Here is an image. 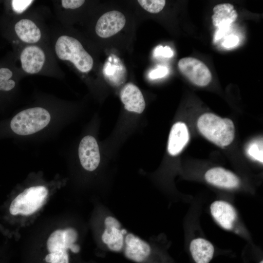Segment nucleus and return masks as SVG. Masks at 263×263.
<instances>
[{"instance_id":"nucleus-1","label":"nucleus","mask_w":263,"mask_h":263,"mask_svg":"<svg viewBox=\"0 0 263 263\" xmlns=\"http://www.w3.org/2000/svg\"><path fill=\"white\" fill-rule=\"evenodd\" d=\"M197 127L203 136L220 147L230 145L234 138L235 129L232 121L212 113L202 114L198 120Z\"/></svg>"},{"instance_id":"nucleus-2","label":"nucleus","mask_w":263,"mask_h":263,"mask_svg":"<svg viewBox=\"0 0 263 263\" xmlns=\"http://www.w3.org/2000/svg\"><path fill=\"white\" fill-rule=\"evenodd\" d=\"M55 50L58 58L69 60L82 73L89 72L94 61L91 55L84 49L81 43L74 38L61 36L57 39Z\"/></svg>"},{"instance_id":"nucleus-3","label":"nucleus","mask_w":263,"mask_h":263,"mask_svg":"<svg viewBox=\"0 0 263 263\" xmlns=\"http://www.w3.org/2000/svg\"><path fill=\"white\" fill-rule=\"evenodd\" d=\"M50 119V114L46 109L41 107L32 108L14 116L11 121L10 127L18 135H30L44 128Z\"/></svg>"},{"instance_id":"nucleus-4","label":"nucleus","mask_w":263,"mask_h":263,"mask_svg":"<svg viewBox=\"0 0 263 263\" xmlns=\"http://www.w3.org/2000/svg\"><path fill=\"white\" fill-rule=\"evenodd\" d=\"M48 195L47 188L43 186L26 188L12 201L9 212L12 215H30L45 204Z\"/></svg>"},{"instance_id":"nucleus-5","label":"nucleus","mask_w":263,"mask_h":263,"mask_svg":"<svg viewBox=\"0 0 263 263\" xmlns=\"http://www.w3.org/2000/svg\"><path fill=\"white\" fill-rule=\"evenodd\" d=\"M178 67L180 72L197 86H206L211 80V73L208 67L202 61L196 58H182L179 60Z\"/></svg>"},{"instance_id":"nucleus-6","label":"nucleus","mask_w":263,"mask_h":263,"mask_svg":"<svg viewBox=\"0 0 263 263\" xmlns=\"http://www.w3.org/2000/svg\"><path fill=\"white\" fill-rule=\"evenodd\" d=\"M127 231L116 218L108 215L103 221V230L101 235L102 243L108 250L120 253Z\"/></svg>"},{"instance_id":"nucleus-7","label":"nucleus","mask_w":263,"mask_h":263,"mask_svg":"<svg viewBox=\"0 0 263 263\" xmlns=\"http://www.w3.org/2000/svg\"><path fill=\"white\" fill-rule=\"evenodd\" d=\"M120 253L132 261L147 263L152 253L150 245L137 236L127 231Z\"/></svg>"},{"instance_id":"nucleus-8","label":"nucleus","mask_w":263,"mask_h":263,"mask_svg":"<svg viewBox=\"0 0 263 263\" xmlns=\"http://www.w3.org/2000/svg\"><path fill=\"white\" fill-rule=\"evenodd\" d=\"M126 23V18L121 12L113 10L103 14L97 20L95 32L100 38L111 37L122 29Z\"/></svg>"},{"instance_id":"nucleus-9","label":"nucleus","mask_w":263,"mask_h":263,"mask_svg":"<svg viewBox=\"0 0 263 263\" xmlns=\"http://www.w3.org/2000/svg\"><path fill=\"white\" fill-rule=\"evenodd\" d=\"M78 155L83 168L88 171L95 170L100 162L99 147L95 139L91 135L83 137L78 148Z\"/></svg>"},{"instance_id":"nucleus-10","label":"nucleus","mask_w":263,"mask_h":263,"mask_svg":"<svg viewBox=\"0 0 263 263\" xmlns=\"http://www.w3.org/2000/svg\"><path fill=\"white\" fill-rule=\"evenodd\" d=\"M102 72L105 79L112 86L118 87L126 80V67L121 59L113 54L107 58Z\"/></svg>"},{"instance_id":"nucleus-11","label":"nucleus","mask_w":263,"mask_h":263,"mask_svg":"<svg viewBox=\"0 0 263 263\" xmlns=\"http://www.w3.org/2000/svg\"><path fill=\"white\" fill-rule=\"evenodd\" d=\"M20 58L23 70L27 73L34 74L42 69L45 62V56L40 48L31 45L22 50Z\"/></svg>"},{"instance_id":"nucleus-12","label":"nucleus","mask_w":263,"mask_h":263,"mask_svg":"<svg viewBox=\"0 0 263 263\" xmlns=\"http://www.w3.org/2000/svg\"><path fill=\"white\" fill-rule=\"evenodd\" d=\"M120 96L127 111L138 113L144 111L146 104L143 95L139 89L133 83L126 84L121 90Z\"/></svg>"},{"instance_id":"nucleus-13","label":"nucleus","mask_w":263,"mask_h":263,"mask_svg":"<svg viewBox=\"0 0 263 263\" xmlns=\"http://www.w3.org/2000/svg\"><path fill=\"white\" fill-rule=\"evenodd\" d=\"M211 213L217 223L224 228H232L237 214L234 207L223 201H216L210 206Z\"/></svg>"},{"instance_id":"nucleus-14","label":"nucleus","mask_w":263,"mask_h":263,"mask_svg":"<svg viewBox=\"0 0 263 263\" xmlns=\"http://www.w3.org/2000/svg\"><path fill=\"white\" fill-rule=\"evenodd\" d=\"M189 138L187 125L178 122L172 127L168 140V150L173 156L179 154L187 144Z\"/></svg>"},{"instance_id":"nucleus-15","label":"nucleus","mask_w":263,"mask_h":263,"mask_svg":"<svg viewBox=\"0 0 263 263\" xmlns=\"http://www.w3.org/2000/svg\"><path fill=\"white\" fill-rule=\"evenodd\" d=\"M205 178L214 186L226 188H237L240 184V180L235 174L220 167L209 169L205 174Z\"/></svg>"},{"instance_id":"nucleus-16","label":"nucleus","mask_w":263,"mask_h":263,"mask_svg":"<svg viewBox=\"0 0 263 263\" xmlns=\"http://www.w3.org/2000/svg\"><path fill=\"white\" fill-rule=\"evenodd\" d=\"M189 249L196 263H209L214 253V248L211 243L203 238L193 240L190 243Z\"/></svg>"},{"instance_id":"nucleus-17","label":"nucleus","mask_w":263,"mask_h":263,"mask_svg":"<svg viewBox=\"0 0 263 263\" xmlns=\"http://www.w3.org/2000/svg\"><path fill=\"white\" fill-rule=\"evenodd\" d=\"M212 16L213 24L217 27L231 25L234 22L238 14L233 5L228 3L219 4L213 8Z\"/></svg>"},{"instance_id":"nucleus-18","label":"nucleus","mask_w":263,"mask_h":263,"mask_svg":"<svg viewBox=\"0 0 263 263\" xmlns=\"http://www.w3.org/2000/svg\"><path fill=\"white\" fill-rule=\"evenodd\" d=\"M15 32L23 42L35 43L41 38V32L36 24L31 20L22 19L15 25Z\"/></svg>"},{"instance_id":"nucleus-19","label":"nucleus","mask_w":263,"mask_h":263,"mask_svg":"<svg viewBox=\"0 0 263 263\" xmlns=\"http://www.w3.org/2000/svg\"><path fill=\"white\" fill-rule=\"evenodd\" d=\"M47 248L49 253L68 251L65 246L63 230H56L50 235L47 242Z\"/></svg>"},{"instance_id":"nucleus-20","label":"nucleus","mask_w":263,"mask_h":263,"mask_svg":"<svg viewBox=\"0 0 263 263\" xmlns=\"http://www.w3.org/2000/svg\"><path fill=\"white\" fill-rule=\"evenodd\" d=\"M246 152L247 154L252 159L263 163V140H258L250 143L248 146Z\"/></svg>"},{"instance_id":"nucleus-21","label":"nucleus","mask_w":263,"mask_h":263,"mask_svg":"<svg viewBox=\"0 0 263 263\" xmlns=\"http://www.w3.org/2000/svg\"><path fill=\"white\" fill-rule=\"evenodd\" d=\"M137 1L145 10L153 14L160 12L166 4L165 0H138Z\"/></svg>"},{"instance_id":"nucleus-22","label":"nucleus","mask_w":263,"mask_h":263,"mask_svg":"<svg viewBox=\"0 0 263 263\" xmlns=\"http://www.w3.org/2000/svg\"><path fill=\"white\" fill-rule=\"evenodd\" d=\"M32 0H13L12 6L13 10L18 14L24 12L32 3Z\"/></svg>"},{"instance_id":"nucleus-23","label":"nucleus","mask_w":263,"mask_h":263,"mask_svg":"<svg viewBox=\"0 0 263 263\" xmlns=\"http://www.w3.org/2000/svg\"><path fill=\"white\" fill-rule=\"evenodd\" d=\"M153 55L155 56H160L169 58L173 56V52L169 46L163 47L159 45L155 48Z\"/></svg>"},{"instance_id":"nucleus-24","label":"nucleus","mask_w":263,"mask_h":263,"mask_svg":"<svg viewBox=\"0 0 263 263\" xmlns=\"http://www.w3.org/2000/svg\"><path fill=\"white\" fill-rule=\"evenodd\" d=\"M168 73V69L165 66H159L152 70L149 74V77L152 79L163 77Z\"/></svg>"},{"instance_id":"nucleus-25","label":"nucleus","mask_w":263,"mask_h":263,"mask_svg":"<svg viewBox=\"0 0 263 263\" xmlns=\"http://www.w3.org/2000/svg\"><path fill=\"white\" fill-rule=\"evenodd\" d=\"M53 253L55 257L51 263H69V256L67 251Z\"/></svg>"},{"instance_id":"nucleus-26","label":"nucleus","mask_w":263,"mask_h":263,"mask_svg":"<svg viewBox=\"0 0 263 263\" xmlns=\"http://www.w3.org/2000/svg\"><path fill=\"white\" fill-rule=\"evenodd\" d=\"M85 2L83 0H62V6L66 9H76L80 7Z\"/></svg>"},{"instance_id":"nucleus-27","label":"nucleus","mask_w":263,"mask_h":263,"mask_svg":"<svg viewBox=\"0 0 263 263\" xmlns=\"http://www.w3.org/2000/svg\"><path fill=\"white\" fill-rule=\"evenodd\" d=\"M239 41L238 36L235 35H228L225 37L222 43V45L226 48L233 47L237 45Z\"/></svg>"},{"instance_id":"nucleus-28","label":"nucleus","mask_w":263,"mask_h":263,"mask_svg":"<svg viewBox=\"0 0 263 263\" xmlns=\"http://www.w3.org/2000/svg\"><path fill=\"white\" fill-rule=\"evenodd\" d=\"M15 86V82L13 80H5L0 77V91H10L13 89Z\"/></svg>"},{"instance_id":"nucleus-29","label":"nucleus","mask_w":263,"mask_h":263,"mask_svg":"<svg viewBox=\"0 0 263 263\" xmlns=\"http://www.w3.org/2000/svg\"><path fill=\"white\" fill-rule=\"evenodd\" d=\"M231 25H224L218 27V29L216 32L214 39L215 41H217L222 38L230 30Z\"/></svg>"},{"instance_id":"nucleus-30","label":"nucleus","mask_w":263,"mask_h":263,"mask_svg":"<svg viewBox=\"0 0 263 263\" xmlns=\"http://www.w3.org/2000/svg\"><path fill=\"white\" fill-rule=\"evenodd\" d=\"M12 75V71L8 68H1L0 69V76L5 80L10 79Z\"/></svg>"},{"instance_id":"nucleus-31","label":"nucleus","mask_w":263,"mask_h":263,"mask_svg":"<svg viewBox=\"0 0 263 263\" xmlns=\"http://www.w3.org/2000/svg\"><path fill=\"white\" fill-rule=\"evenodd\" d=\"M259 263H263V261L262 260Z\"/></svg>"}]
</instances>
